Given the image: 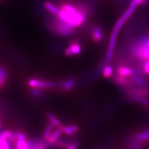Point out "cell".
<instances>
[{
	"label": "cell",
	"mask_w": 149,
	"mask_h": 149,
	"mask_svg": "<svg viewBox=\"0 0 149 149\" xmlns=\"http://www.w3.org/2000/svg\"><path fill=\"white\" fill-rule=\"evenodd\" d=\"M54 127H55L54 125L50 123H49V124L47 125V127H45L43 134V137L45 140H47L50 137L51 134H52V132L54 131Z\"/></svg>",
	"instance_id": "cell-14"
},
{
	"label": "cell",
	"mask_w": 149,
	"mask_h": 149,
	"mask_svg": "<svg viewBox=\"0 0 149 149\" xmlns=\"http://www.w3.org/2000/svg\"><path fill=\"white\" fill-rule=\"evenodd\" d=\"M0 149H11L10 146L6 139H0Z\"/></svg>",
	"instance_id": "cell-18"
},
{
	"label": "cell",
	"mask_w": 149,
	"mask_h": 149,
	"mask_svg": "<svg viewBox=\"0 0 149 149\" xmlns=\"http://www.w3.org/2000/svg\"><path fill=\"white\" fill-rule=\"evenodd\" d=\"M44 6L45 9L47 11L50 15H54V16H57L58 14L59 13L60 9L59 8L56 6L55 4L53 3L46 1L44 3Z\"/></svg>",
	"instance_id": "cell-10"
},
{
	"label": "cell",
	"mask_w": 149,
	"mask_h": 149,
	"mask_svg": "<svg viewBox=\"0 0 149 149\" xmlns=\"http://www.w3.org/2000/svg\"><path fill=\"white\" fill-rule=\"evenodd\" d=\"M102 76L106 78H109L113 74V68L109 65H106L102 70Z\"/></svg>",
	"instance_id": "cell-13"
},
{
	"label": "cell",
	"mask_w": 149,
	"mask_h": 149,
	"mask_svg": "<svg viewBox=\"0 0 149 149\" xmlns=\"http://www.w3.org/2000/svg\"><path fill=\"white\" fill-rule=\"evenodd\" d=\"M1 123H0V128H1Z\"/></svg>",
	"instance_id": "cell-25"
},
{
	"label": "cell",
	"mask_w": 149,
	"mask_h": 149,
	"mask_svg": "<svg viewBox=\"0 0 149 149\" xmlns=\"http://www.w3.org/2000/svg\"><path fill=\"white\" fill-rule=\"evenodd\" d=\"M28 149H29V148H28Z\"/></svg>",
	"instance_id": "cell-26"
},
{
	"label": "cell",
	"mask_w": 149,
	"mask_h": 149,
	"mask_svg": "<svg viewBox=\"0 0 149 149\" xmlns=\"http://www.w3.org/2000/svg\"><path fill=\"white\" fill-rule=\"evenodd\" d=\"M139 67L142 68L144 74H148L149 75V60L143 62Z\"/></svg>",
	"instance_id": "cell-16"
},
{
	"label": "cell",
	"mask_w": 149,
	"mask_h": 149,
	"mask_svg": "<svg viewBox=\"0 0 149 149\" xmlns=\"http://www.w3.org/2000/svg\"><path fill=\"white\" fill-rule=\"evenodd\" d=\"M91 37V39L95 42L98 43L101 42L104 39V32L101 28V27L99 25H94L91 28L90 31Z\"/></svg>",
	"instance_id": "cell-3"
},
{
	"label": "cell",
	"mask_w": 149,
	"mask_h": 149,
	"mask_svg": "<svg viewBox=\"0 0 149 149\" xmlns=\"http://www.w3.org/2000/svg\"><path fill=\"white\" fill-rule=\"evenodd\" d=\"M16 139L17 141H25L26 139V137L25 134L21 132H17V136H16Z\"/></svg>",
	"instance_id": "cell-23"
},
{
	"label": "cell",
	"mask_w": 149,
	"mask_h": 149,
	"mask_svg": "<svg viewBox=\"0 0 149 149\" xmlns=\"http://www.w3.org/2000/svg\"><path fill=\"white\" fill-rule=\"evenodd\" d=\"M113 80L116 84H117V85L123 88L129 87L130 86H131L132 84L133 83L131 79L129 78V77H122L118 75V74H116L114 77Z\"/></svg>",
	"instance_id": "cell-7"
},
{
	"label": "cell",
	"mask_w": 149,
	"mask_h": 149,
	"mask_svg": "<svg viewBox=\"0 0 149 149\" xmlns=\"http://www.w3.org/2000/svg\"><path fill=\"white\" fill-rule=\"evenodd\" d=\"M7 73L6 70L4 69L3 67L0 66V77L1 78L2 80L4 83H5L7 80Z\"/></svg>",
	"instance_id": "cell-20"
},
{
	"label": "cell",
	"mask_w": 149,
	"mask_h": 149,
	"mask_svg": "<svg viewBox=\"0 0 149 149\" xmlns=\"http://www.w3.org/2000/svg\"><path fill=\"white\" fill-rule=\"evenodd\" d=\"M62 134L63 131L62 126L57 127V129L54 130L52 133L51 134L50 137L46 140L47 142L50 146H55L56 143L60 139V137L62 136Z\"/></svg>",
	"instance_id": "cell-6"
},
{
	"label": "cell",
	"mask_w": 149,
	"mask_h": 149,
	"mask_svg": "<svg viewBox=\"0 0 149 149\" xmlns=\"http://www.w3.org/2000/svg\"><path fill=\"white\" fill-rule=\"evenodd\" d=\"M82 51L81 45L79 40H72L65 49V55L68 57L80 54Z\"/></svg>",
	"instance_id": "cell-2"
},
{
	"label": "cell",
	"mask_w": 149,
	"mask_h": 149,
	"mask_svg": "<svg viewBox=\"0 0 149 149\" xmlns=\"http://www.w3.org/2000/svg\"><path fill=\"white\" fill-rule=\"evenodd\" d=\"M130 79H131L132 83L136 85L144 88H147V83L142 77V75L139 74H134L133 75L130 77Z\"/></svg>",
	"instance_id": "cell-8"
},
{
	"label": "cell",
	"mask_w": 149,
	"mask_h": 149,
	"mask_svg": "<svg viewBox=\"0 0 149 149\" xmlns=\"http://www.w3.org/2000/svg\"><path fill=\"white\" fill-rule=\"evenodd\" d=\"M117 74L125 77H130L135 74L134 68L127 66V65H119L116 69Z\"/></svg>",
	"instance_id": "cell-5"
},
{
	"label": "cell",
	"mask_w": 149,
	"mask_h": 149,
	"mask_svg": "<svg viewBox=\"0 0 149 149\" xmlns=\"http://www.w3.org/2000/svg\"><path fill=\"white\" fill-rule=\"evenodd\" d=\"M63 134L68 136H73L76 134L79 131V127L77 125H62Z\"/></svg>",
	"instance_id": "cell-9"
},
{
	"label": "cell",
	"mask_w": 149,
	"mask_h": 149,
	"mask_svg": "<svg viewBox=\"0 0 149 149\" xmlns=\"http://www.w3.org/2000/svg\"><path fill=\"white\" fill-rule=\"evenodd\" d=\"M28 85L32 88H39V89H52L57 87V83L53 81L42 80L37 78H31L27 82Z\"/></svg>",
	"instance_id": "cell-1"
},
{
	"label": "cell",
	"mask_w": 149,
	"mask_h": 149,
	"mask_svg": "<svg viewBox=\"0 0 149 149\" xmlns=\"http://www.w3.org/2000/svg\"><path fill=\"white\" fill-rule=\"evenodd\" d=\"M47 117L49 122L50 123H52L55 127H61L62 125V123L58 120V119L57 118H56L52 113H50V112H47Z\"/></svg>",
	"instance_id": "cell-12"
},
{
	"label": "cell",
	"mask_w": 149,
	"mask_h": 149,
	"mask_svg": "<svg viewBox=\"0 0 149 149\" xmlns=\"http://www.w3.org/2000/svg\"><path fill=\"white\" fill-rule=\"evenodd\" d=\"M4 82H3V81L2 80V79H1V78L0 77V88H1L3 86V85H4Z\"/></svg>",
	"instance_id": "cell-24"
},
{
	"label": "cell",
	"mask_w": 149,
	"mask_h": 149,
	"mask_svg": "<svg viewBox=\"0 0 149 149\" xmlns=\"http://www.w3.org/2000/svg\"><path fill=\"white\" fill-rule=\"evenodd\" d=\"M12 132L10 130H6L0 134V139H8L9 137L11 136Z\"/></svg>",
	"instance_id": "cell-21"
},
{
	"label": "cell",
	"mask_w": 149,
	"mask_h": 149,
	"mask_svg": "<svg viewBox=\"0 0 149 149\" xmlns=\"http://www.w3.org/2000/svg\"><path fill=\"white\" fill-rule=\"evenodd\" d=\"M70 142V141H66V140H65V139H60L57 141V142L56 143L55 146H57L58 148H59L60 149H66Z\"/></svg>",
	"instance_id": "cell-15"
},
{
	"label": "cell",
	"mask_w": 149,
	"mask_h": 149,
	"mask_svg": "<svg viewBox=\"0 0 149 149\" xmlns=\"http://www.w3.org/2000/svg\"><path fill=\"white\" fill-rule=\"evenodd\" d=\"M16 146L17 149H28L29 145L25 141H17L16 142Z\"/></svg>",
	"instance_id": "cell-17"
},
{
	"label": "cell",
	"mask_w": 149,
	"mask_h": 149,
	"mask_svg": "<svg viewBox=\"0 0 149 149\" xmlns=\"http://www.w3.org/2000/svg\"><path fill=\"white\" fill-rule=\"evenodd\" d=\"M76 85V80L73 78H68L57 84V87L65 92L72 91Z\"/></svg>",
	"instance_id": "cell-4"
},
{
	"label": "cell",
	"mask_w": 149,
	"mask_h": 149,
	"mask_svg": "<svg viewBox=\"0 0 149 149\" xmlns=\"http://www.w3.org/2000/svg\"><path fill=\"white\" fill-rule=\"evenodd\" d=\"M32 93L36 97H39L41 95V91L39 88H32Z\"/></svg>",
	"instance_id": "cell-22"
},
{
	"label": "cell",
	"mask_w": 149,
	"mask_h": 149,
	"mask_svg": "<svg viewBox=\"0 0 149 149\" xmlns=\"http://www.w3.org/2000/svg\"><path fill=\"white\" fill-rule=\"evenodd\" d=\"M134 140L136 141L143 142L149 141V129L142 130L134 135Z\"/></svg>",
	"instance_id": "cell-11"
},
{
	"label": "cell",
	"mask_w": 149,
	"mask_h": 149,
	"mask_svg": "<svg viewBox=\"0 0 149 149\" xmlns=\"http://www.w3.org/2000/svg\"><path fill=\"white\" fill-rule=\"evenodd\" d=\"M79 146H80V144L77 141L70 142L66 149H78Z\"/></svg>",
	"instance_id": "cell-19"
}]
</instances>
